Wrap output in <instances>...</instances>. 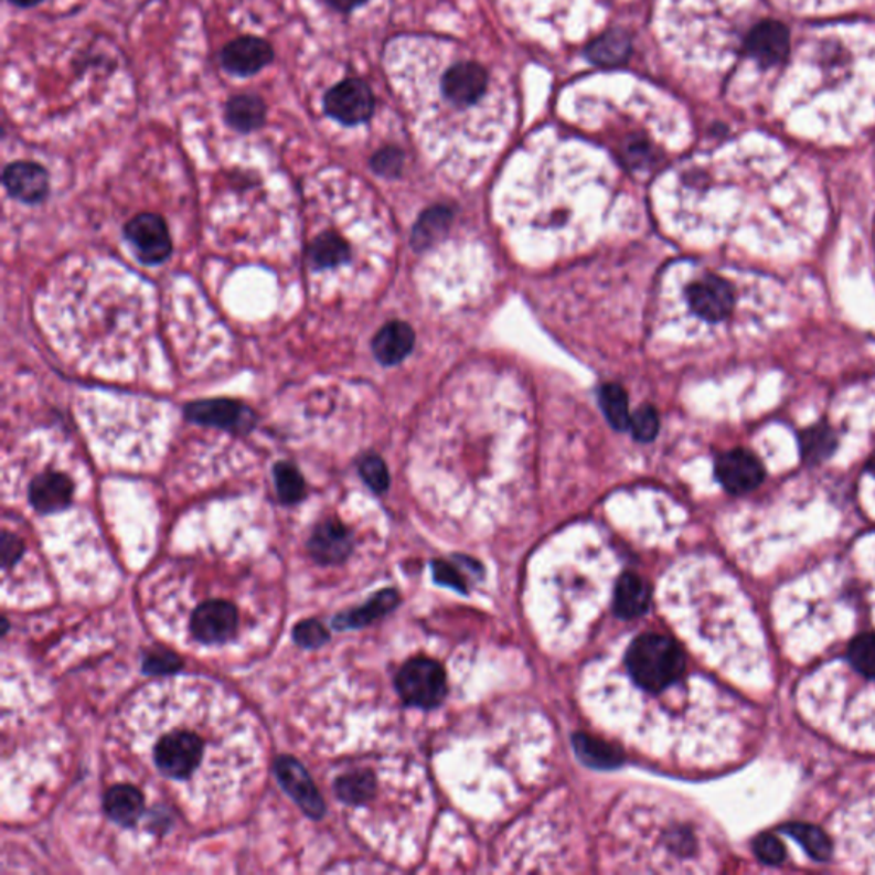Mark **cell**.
Returning <instances> with one entry per match:
<instances>
[{
  "label": "cell",
  "mask_w": 875,
  "mask_h": 875,
  "mask_svg": "<svg viewBox=\"0 0 875 875\" xmlns=\"http://www.w3.org/2000/svg\"><path fill=\"white\" fill-rule=\"evenodd\" d=\"M353 535L338 520H323L314 527L308 541V551L320 565H338L345 562L349 554L353 553Z\"/></svg>",
  "instance_id": "obj_14"
},
{
  "label": "cell",
  "mask_w": 875,
  "mask_h": 875,
  "mask_svg": "<svg viewBox=\"0 0 875 875\" xmlns=\"http://www.w3.org/2000/svg\"><path fill=\"white\" fill-rule=\"evenodd\" d=\"M626 668L641 690L662 693L686 671V657L672 638L647 633L629 644Z\"/></svg>",
  "instance_id": "obj_2"
},
{
  "label": "cell",
  "mask_w": 875,
  "mask_h": 875,
  "mask_svg": "<svg viewBox=\"0 0 875 875\" xmlns=\"http://www.w3.org/2000/svg\"><path fill=\"white\" fill-rule=\"evenodd\" d=\"M238 609L226 600H209L192 612L190 631L204 644L227 643L238 631Z\"/></svg>",
  "instance_id": "obj_8"
},
{
  "label": "cell",
  "mask_w": 875,
  "mask_h": 875,
  "mask_svg": "<svg viewBox=\"0 0 875 875\" xmlns=\"http://www.w3.org/2000/svg\"><path fill=\"white\" fill-rule=\"evenodd\" d=\"M650 590L641 576L626 573L616 585L615 612L622 619H633L649 609Z\"/></svg>",
  "instance_id": "obj_20"
},
{
  "label": "cell",
  "mask_w": 875,
  "mask_h": 875,
  "mask_svg": "<svg viewBox=\"0 0 875 875\" xmlns=\"http://www.w3.org/2000/svg\"><path fill=\"white\" fill-rule=\"evenodd\" d=\"M292 638L303 649H319V647L329 641V633L319 621L307 619V621H301L300 625L296 626L295 631H292Z\"/></svg>",
  "instance_id": "obj_33"
},
{
  "label": "cell",
  "mask_w": 875,
  "mask_h": 875,
  "mask_svg": "<svg viewBox=\"0 0 875 875\" xmlns=\"http://www.w3.org/2000/svg\"><path fill=\"white\" fill-rule=\"evenodd\" d=\"M716 478L732 494H746L765 481V467L750 451L737 448L721 455L715 466Z\"/></svg>",
  "instance_id": "obj_10"
},
{
  "label": "cell",
  "mask_w": 875,
  "mask_h": 875,
  "mask_svg": "<svg viewBox=\"0 0 875 875\" xmlns=\"http://www.w3.org/2000/svg\"><path fill=\"white\" fill-rule=\"evenodd\" d=\"M691 311L706 322H722L734 310L735 296L730 282L722 277L706 274L691 282L686 289Z\"/></svg>",
  "instance_id": "obj_9"
},
{
  "label": "cell",
  "mask_w": 875,
  "mask_h": 875,
  "mask_svg": "<svg viewBox=\"0 0 875 875\" xmlns=\"http://www.w3.org/2000/svg\"><path fill=\"white\" fill-rule=\"evenodd\" d=\"M800 448L803 459L809 463H818L830 459L836 448V436L828 425H815L800 435Z\"/></svg>",
  "instance_id": "obj_24"
},
{
  "label": "cell",
  "mask_w": 875,
  "mask_h": 875,
  "mask_svg": "<svg viewBox=\"0 0 875 875\" xmlns=\"http://www.w3.org/2000/svg\"><path fill=\"white\" fill-rule=\"evenodd\" d=\"M327 2H329V4L332 6L335 11L351 12L353 9L363 6L364 2H367V0H327Z\"/></svg>",
  "instance_id": "obj_40"
},
{
  "label": "cell",
  "mask_w": 875,
  "mask_h": 875,
  "mask_svg": "<svg viewBox=\"0 0 875 875\" xmlns=\"http://www.w3.org/2000/svg\"><path fill=\"white\" fill-rule=\"evenodd\" d=\"M433 573H435V580L445 587L455 588V590L466 594L467 584L463 580V575L457 566L450 563L435 562L433 563Z\"/></svg>",
  "instance_id": "obj_37"
},
{
  "label": "cell",
  "mask_w": 875,
  "mask_h": 875,
  "mask_svg": "<svg viewBox=\"0 0 875 875\" xmlns=\"http://www.w3.org/2000/svg\"><path fill=\"white\" fill-rule=\"evenodd\" d=\"M372 168L383 177H395L402 168V152L395 148H385L373 156Z\"/></svg>",
  "instance_id": "obj_36"
},
{
  "label": "cell",
  "mask_w": 875,
  "mask_h": 875,
  "mask_svg": "<svg viewBox=\"0 0 875 875\" xmlns=\"http://www.w3.org/2000/svg\"><path fill=\"white\" fill-rule=\"evenodd\" d=\"M756 855L761 858L765 864L778 865L785 861V853L783 845H781L780 840L777 836H771V834H762L756 840L755 843Z\"/></svg>",
  "instance_id": "obj_35"
},
{
  "label": "cell",
  "mask_w": 875,
  "mask_h": 875,
  "mask_svg": "<svg viewBox=\"0 0 875 875\" xmlns=\"http://www.w3.org/2000/svg\"><path fill=\"white\" fill-rule=\"evenodd\" d=\"M124 233L139 260L148 266H156L167 260L173 250L167 223L158 214H137L126 224Z\"/></svg>",
  "instance_id": "obj_5"
},
{
  "label": "cell",
  "mask_w": 875,
  "mask_h": 875,
  "mask_svg": "<svg viewBox=\"0 0 875 875\" xmlns=\"http://www.w3.org/2000/svg\"><path fill=\"white\" fill-rule=\"evenodd\" d=\"M327 115L344 126H358L370 120L375 110L372 89L361 79H345L329 89L323 98Z\"/></svg>",
  "instance_id": "obj_6"
},
{
  "label": "cell",
  "mask_w": 875,
  "mask_h": 875,
  "mask_svg": "<svg viewBox=\"0 0 875 875\" xmlns=\"http://www.w3.org/2000/svg\"><path fill=\"white\" fill-rule=\"evenodd\" d=\"M2 566L4 569L11 568L15 563L20 562L21 556L24 554V544L18 535L11 534L6 531L2 534Z\"/></svg>",
  "instance_id": "obj_38"
},
{
  "label": "cell",
  "mask_w": 875,
  "mask_h": 875,
  "mask_svg": "<svg viewBox=\"0 0 875 875\" xmlns=\"http://www.w3.org/2000/svg\"><path fill=\"white\" fill-rule=\"evenodd\" d=\"M308 264L313 270H329L348 266L353 257L351 245L334 232H323L314 236L308 245Z\"/></svg>",
  "instance_id": "obj_19"
},
{
  "label": "cell",
  "mask_w": 875,
  "mask_h": 875,
  "mask_svg": "<svg viewBox=\"0 0 875 875\" xmlns=\"http://www.w3.org/2000/svg\"><path fill=\"white\" fill-rule=\"evenodd\" d=\"M600 407L616 429L625 431L631 425L629 416L628 395L619 385H606L600 391Z\"/></svg>",
  "instance_id": "obj_28"
},
{
  "label": "cell",
  "mask_w": 875,
  "mask_h": 875,
  "mask_svg": "<svg viewBox=\"0 0 875 875\" xmlns=\"http://www.w3.org/2000/svg\"><path fill=\"white\" fill-rule=\"evenodd\" d=\"M274 61V50L266 40L242 36L227 43L221 52V64L235 76H254Z\"/></svg>",
  "instance_id": "obj_12"
},
{
  "label": "cell",
  "mask_w": 875,
  "mask_h": 875,
  "mask_svg": "<svg viewBox=\"0 0 875 875\" xmlns=\"http://www.w3.org/2000/svg\"><path fill=\"white\" fill-rule=\"evenodd\" d=\"M2 182L9 195L24 204H39L50 192L49 171L31 161H15L6 167Z\"/></svg>",
  "instance_id": "obj_13"
},
{
  "label": "cell",
  "mask_w": 875,
  "mask_h": 875,
  "mask_svg": "<svg viewBox=\"0 0 875 875\" xmlns=\"http://www.w3.org/2000/svg\"><path fill=\"white\" fill-rule=\"evenodd\" d=\"M573 744H575L578 758L591 768H616L622 762V756L618 750L612 749L609 744L602 743V740L590 739L587 735H576Z\"/></svg>",
  "instance_id": "obj_25"
},
{
  "label": "cell",
  "mask_w": 875,
  "mask_h": 875,
  "mask_svg": "<svg viewBox=\"0 0 875 875\" xmlns=\"http://www.w3.org/2000/svg\"><path fill=\"white\" fill-rule=\"evenodd\" d=\"M274 771L282 789L303 809L305 814L313 819H320L326 814V802L300 762L295 758L282 756L277 759Z\"/></svg>",
  "instance_id": "obj_11"
},
{
  "label": "cell",
  "mask_w": 875,
  "mask_h": 875,
  "mask_svg": "<svg viewBox=\"0 0 875 875\" xmlns=\"http://www.w3.org/2000/svg\"><path fill=\"white\" fill-rule=\"evenodd\" d=\"M335 793L342 802L360 805L372 799L375 792V778L367 771H354L339 778L334 785Z\"/></svg>",
  "instance_id": "obj_27"
},
{
  "label": "cell",
  "mask_w": 875,
  "mask_h": 875,
  "mask_svg": "<svg viewBox=\"0 0 875 875\" xmlns=\"http://www.w3.org/2000/svg\"><path fill=\"white\" fill-rule=\"evenodd\" d=\"M448 220H450V214L447 209L436 207L426 213L414 230V245L417 248L428 247L431 239H436V236L445 232Z\"/></svg>",
  "instance_id": "obj_30"
},
{
  "label": "cell",
  "mask_w": 875,
  "mask_h": 875,
  "mask_svg": "<svg viewBox=\"0 0 875 875\" xmlns=\"http://www.w3.org/2000/svg\"><path fill=\"white\" fill-rule=\"evenodd\" d=\"M182 662L174 655H152L145 662L146 672H154V674L179 671Z\"/></svg>",
  "instance_id": "obj_39"
},
{
  "label": "cell",
  "mask_w": 875,
  "mask_h": 875,
  "mask_svg": "<svg viewBox=\"0 0 875 875\" xmlns=\"http://www.w3.org/2000/svg\"><path fill=\"white\" fill-rule=\"evenodd\" d=\"M185 417L195 425L239 433L250 431L257 423V416L250 407L230 398L190 402L185 407Z\"/></svg>",
  "instance_id": "obj_7"
},
{
  "label": "cell",
  "mask_w": 875,
  "mask_h": 875,
  "mask_svg": "<svg viewBox=\"0 0 875 875\" xmlns=\"http://www.w3.org/2000/svg\"><path fill=\"white\" fill-rule=\"evenodd\" d=\"M274 481H276L277 497L282 504H296L307 494V484L303 476L295 463L277 462L274 466Z\"/></svg>",
  "instance_id": "obj_26"
},
{
  "label": "cell",
  "mask_w": 875,
  "mask_h": 875,
  "mask_svg": "<svg viewBox=\"0 0 875 875\" xmlns=\"http://www.w3.org/2000/svg\"><path fill=\"white\" fill-rule=\"evenodd\" d=\"M631 40L625 31H607L587 49V57L599 65H619L629 57Z\"/></svg>",
  "instance_id": "obj_23"
},
{
  "label": "cell",
  "mask_w": 875,
  "mask_h": 875,
  "mask_svg": "<svg viewBox=\"0 0 875 875\" xmlns=\"http://www.w3.org/2000/svg\"><path fill=\"white\" fill-rule=\"evenodd\" d=\"M438 64L440 68H431V83H425V108L433 110L428 120L448 124L445 134L459 136V124L472 134V121H485V110H500V84L474 58L445 55V64Z\"/></svg>",
  "instance_id": "obj_1"
},
{
  "label": "cell",
  "mask_w": 875,
  "mask_h": 875,
  "mask_svg": "<svg viewBox=\"0 0 875 875\" xmlns=\"http://www.w3.org/2000/svg\"><path fill=\"white\" fill-rule=\"evenodd\" d=\"M152 759L170 780H192L205 761V740L198 732L171 728L152 747Z\"/></svg>",
  "instance_id": "obj_3"
},
{
  "label": "cell",
  "mask_w": 875,
  "mask_h": 875,
  "mask_svg": "<svg viewBox=\"0 0 875 875\" xmlns=\"http://www.w3.org/2000/svg\"><path fill=\"white\" fill-rule=\"evenodd\" d=\"M414 330L404 322H388L373 339V353L385 366H394L409 356L414 348Z\"/></svg>",
  "instance_id": "obj_18"
},
{
  "label": "cell",
  "mask_w": 875,
  "mask_h": 875,
  "mask_svg": "<svg viewBox=\"0 0 875 875\" xmlns=\"http://www.w3.org/2000/svg\"><path fill=\"white\" fill-rule=\"evenodd\" d=\"M227 126L238 132H252L266 124L267 105L260 96L238 95L226 103Z\"/></svg>",
  "instance_id": "obj_21"
},
{
  "label": "cell",
  "mask_w": 875,
  "mask_h": 875,
  "mask_svg": "<svg viewBox=\"0 0 875 875\" xmlns=\"http://www.w3.org/2000/svg\"><path fill=\"white\" fill-rule=\"evenodd\" d=\"M631 428H633L634 438L640 441H652L659 433V414L655 413L653 407H641L631 417Z\"/></svg>",
  "instance_id": "obj_34"
},
{
  "label": "cell",
  "mask_w": 875,
  "mask_h": 875,
  "mask_svg": "<svg viewBox=\"0 0 875 875\" xmlns=\"http://www.w3.org/2000/svg\"><path fill=\"white\" fill-rule=\"evenodd\" d=\"M74 497V482L62 472H43L31 481L28 500L42 515L64 512Z\"/></svg>",
  "instance_id": "obj_16"
},
{
  "label": "cell",
  "mask_w": 875,
  "mask_h": 875,
  "mask_svg": "<svg viewBox=\"0 0 875 875\" xmlns=\"http://www.w3.org/2000/svg\"><path fill=\"white\" fill-rule=\"evenodd\" d=\"M789 30L778 21H762L747 34V54L762 67L780 64L781 58L789 54Z\"/></svg>",
  "instance_id": "obj_15"
},
{
  "label": "cell",
  "mask_w": 875,
  "mask_h": 875,
  "mask_svg": "<svg viewBox=\"0 0 875 875\" xmlns=\"http://www.w3.org/2000/svg\"><path fill=\"white\" fill-rule=\"evenodd\" d=\"M108 818L118 826H136L146 812L145 797L134 785H114L103 799Z\"/></svg>",
  "instance_id": "obj_17"
},
{
  "label": "cell",
  "mask_w": 875,
  "mask_h": 875,
  "mask_svg": "<svg viewBox=\"0 0 875 875\" xmlns=\"http://www.w3.org/2000/svg\"><path fill=\"white\" fill-rule=\"evenodd\" d=\"M790 836L797 837V842L802 843L808 850L809 855L814 856L818 861H826L831 855V843L826 834L821 833V830L814 826H805V824H796L789 828Z\"/></svg>",
  "instance_id": "obj_31"
},
{
  "label": "cell",
  "mask_w": 875,
  "mask_h": 875,
  "mask_svg": "<svg viewBox=\"0 0 875 875\" xmlns=\"http://www.w3.org/2000/svg\"><path fill=\"white\" fill-rule=\"evenodd\" d=\"M360 474L375 493H385L391 484L387 466L378 455H364L360 462Z\"/></svg>",
  "instance_id": "obj_32"
},
{
  "label": "cell",
  "mask_w": 875,
  "mask_h": 875,
  "mask_svg": "<svg viewBox=\"0 0 875 875\" xmlns=\"http://www.w3.org/2000/svg\"><path fill=\"white\" fill-rule=\"evenodd\" d=\"M395 686L407 705L431 709L447 696V675L435 660L414 659L401 669Z\"/></svg>",
  "instance_id": "obj_4"
},
{
  "label": "cell",
  "mask_w": 875,
  "mask_h": 875,
  "mask_svg": "<svg viewBox=\"0 0 875 875\" xmlns=\"http://www.w3.org/2000/svg\"><path fill=\"white\" fill-rule=\"evenodd\" d=\"M398 604V595L395 590H383L376 594L370 602L364 604L360 609L351 610L348 615H341L334 621V628L354 629L363 628L370 622L378 619L380 616L387 615Z\"/></svg>",
  "instance_id": "obj_22"
},
{
  "label": "cell",
  "mask_w": 875,
  "mask_h": 875,
  "mask_svg": "<svg viewBox=\"0 0 875 875\" xmlns=\"http://www.w3.org/2000/svg\"><path fill=\"white\" fill-rule=\"evenodd\" d=\"M868 470H871L872 474L875 476V451L872 455L871 460H868Z\"/></svg>",
  "instance_id": "obj_42"
},
{
  "label": "cell",
  "mask_w": 875,
  "mask_h": 875,
  "mask_svg": "<svg viewBox=\"0 0 875 875\" xmlns=\"http://www.w3.org/2000/svg\"><path fill=\"white\" fill-rule=\"evenodd\" d=\"M9 2L18 6V8H34V6H39L42 0H9Z\"/></svg>",
  "instance_id": "obj_41"
},
{
  "label": "cell",
  "mask_w": 875,
  "mask_h": 875,
  "mask_svg": "<svg viewBox=\"0 0 875 875\" xmlns=\"http://www.w3.org/2000/svg\"><path fill=\"white\" fill-rule=\"evenodd\" d=\"M846 657L853 671L875 681V633H864L855 638L850 643Z\"/></svg>",
  "instance_id": "obj_29"
}]
</instances>
